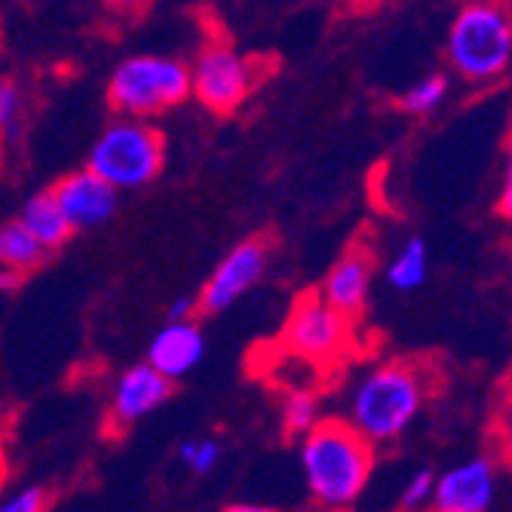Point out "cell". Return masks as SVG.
Listing matches in <instances>:
<instances>
[{
  "label": "cell",
  "instance_id": "cell-1",
  "mask_svg": "<svg viewBox=\"0 0 512 512\" xmlns=\"http://www.w3.org/2000/svg\"><path fill=\"white\" fill-rule=\"evenodd\" d=\"M430 393V371L421 362H378L356 381L347 399V424L371 445H390L417 421Z\"/></svg>",
  "mask_w": 512,
  "mask_h": 512
},
{
  "label": "cell",
  "instance_id": "cell-2",
  "mask_svg": "<svg viewBox=\"0 0 512 512\" xmlns=\"http://www.w3.org/2000/svg\"><path fill=\"white\" fill-rule=\"evenodd\" d=\"M301 470L316 506L347 512L375 470V445L341 417H319L301 436Z\"/></svg>",
  "mask_w": 512,
  "mask_h": 512
},
{
  "label": "cell",
  "instance_id": "cell-3",
  "mask_svg": "<svg viewBox=\"0 0 512 512\" xmlns=\"http://www.w3.org/2000/svg\"><path fill=\"white\" fill-rule=\"evenodd\" d=\"M445 56L463 83H497L512 62V16L503 0L463 4L448 28Z\"/></svg>",
  "mask_w": 512,
  "mask_h": 512
},
{
  "label": "cell",
  "instance_id": "cell-4",
  "mask_svg": "<svg viewBox=\"0 0 512 512\" xmlns=\"http://www.w3.org/2000/svg\"><path fill=\"white\" fill-rule=\"evenodd\" d=\"M191 96V71L175 56L142 53L123 59L108 80V102L120 117L154 120Z\"/></svg>",
  "mask_w": 512,
  "mask_h": 512
},
{
  "label": "cell",
  "instance_id": "cell-5",
  "mask_svg": "<svg viewBox=\"0 0 512 512\" xmlns=\"http://www.w3.org/2000/svg\"><path fill=\"white\" fill-rule=\"evenodd\" d=\"M163 160L166 142L160 129L138 117H117L96 138L86 169L105 178L114 191H138L157 181Z\"/></svg>",
  "mask_w": 512,
  "mask_h": 512
},
{
  "label": "cell",
  "instance_id": "cell-6",
  "mask_svg": "<svg viewBox=\"0 0 512 512\" xmlns=\"http://www.w3.org/2000/svg\"><path fill=\"white\" fill-rule=\"evenodd\" d=\"M191 71V96L212 114L227 117L246 105L252 89L258 86V62L246 59L230 40H206Z\"/></svg>",
  "mask_w": 512,
  "mask_h": 512
},
{
  "label": "cell",
  "instance_id": "cell-7",
  "mask_svg": "<svg viewBox=\"0 0 512 512\" xmlns=\"http://www.w3.org/2000/svg\"><path fill=\"white\" fill-rule=\"evenodd\" d=\"M350 344V319L332 304H325L322 295L307 292L292 304L289 319L283 325V347L292 356L313 365H335L347 356Z\"/></svg>",
  "mask_w": 512,
  "mask_h": 512
},
{
  "label": "cell",
  "instance_id": "cell-8",
  "mask_svg": "<svg viewBox=\"0 0 512 512\" xmlns=\"http://www.w3.org/2000/svg\"><path fill=\"white\" fill-rule=\"evenodd\" d=\"M267 261H270V243L264 237H249L237 243L206 279V286L197 298V310L221 313L227 307H234L249 289L261 283V276L267 273Z\"/></svg>",
  "mask_w": 512,
  "mask_h": 512
},
{
  "label": "cell",
  "instance_id": "cell-9",
  "mask_svg": "<svg viewBox=\"0 0 512 512\" xmlns=\"http://www.w3.org/2000/svg\"><path fill=\"white\" fill-rule=\"evenodd\" d=\"M497 494V463L485 454L454 463L436 476L430 512H488Z\"/></svg>",
  "mask_w": 512,
  "mask_h": 512
},
{
  "label": "cell",
  "instance_id": "cell-10",
  "mask_svg": "<svg viewBox=\"0 0 512 512\" xmlns=\"http://www.w3.org/2000/svg\"><path fill=\"white\" fill-rule=\"evenodd\" d=\"M169 396H172V381L163 378L151 362H138V365L126 368L111 390L105 430L111 436H120L123 430L142 421L145 414L166 405Z\"/></svg>",
  "mask_w": 512,
  "mask_h": 512
},
{
  "label": "cell",
  "instance_id": "cell-11",
  "mask_svg": "<svg viewBox=\"0 0 512 512\" xmlns=\"http://www.w3.org/2000/svg\"><path fill=\"white\" fill-rule=\"evenodd\" d=\"M50 194L59 203L62 215L68 218L71 230H92L111 221L120 203V191H114L105 178H99L89 169L59 178L50 188Z\"/></svg>",
  "mask_w": 512,
  "mask_h": 512
},
{
  "label": "cell",
  "instance_id": "cell-12",
  "mask_svg": "<svg viewBox=\"0 0 512 512\" xmlns=\"http://www.w3.org/2000/svg\"><path fill=\"white\" fill-rule=\"evenodd\" d=\"M371 273H375V258H371V249L356 243L335 261V267L329 270V276H325L319 295L325 298V304H332L338 313L353 319L368 304Z\"/></svg>",
  "mask_w": 512,
  "mask_h": 512
},
{
  "label": "cell",
  "instance_id": "cell-13",
  "mask_svg": "<svg viewBox=\"0 0 512 512\" xmlns=\"http://www.w3.org/2000/svg\"><path fill=\"white\" fill-rule=\"evenodd\" d=\"M203 353H206V338L197 319H181V322H166L154 335L145 362H151L163 378L175 384L184 375H191L200 365Z\"/></svg>",
  "mask_w": 512,
  "mask_h": 512
},
{
  "label": "cell",
  "instance_id": "cell-14",
  "mask_svg": "<svg viewBox=\"0 0 512 512\" xmlns=\"http://www.w3.org/2000/svg\"><path fill=\"white\" fill-rule=\"evenodd\" d=\"M28 234L46 249V252H56V249H62L68 240H71V224H68V218L62 215V209H59V203L53 200V194L50 191H43V194H37V197H31L25 206H22V212H19V218H16Z\"/></svg>",
  "mask_w": 512,
  "mask_h": 512
},
{
  "label": "cell",
  "instance_id": "cell-15",
  "mask_svg": "<svg viewBox=\"0 0 512 512\" xmlns=\"http://www.w3.org/2000/svg\"><path fill=\"white\" fill-rule=\"evenodd\" d=\"M46 252L28 230L19 221H10L0 227V267L10 270L13 276H25L31 270H37L46 261Z\"/></svg>",
  "mask_w": 512,
  "mask_h": 512
},
{
  "label": "cell",
  "instance_id": "cell-16",
  "mask_svg": "<svg viewBox=\"0 0 512 512\" xmlns=\"http://www.w3.org/2000/svg\"><path fill=\"white\" fill-rule=\"evenodd\" d=\"M430 273V252L421 237H411L390 261L387 267V283L399 292H414L427 283Z\"/></svg>",
  "mask_w": 512,
  "mask_h": 512
},
{
  "label": "cell",
  "instance_id": "cell-17",
  "mask_svg": "<svg viewBox=\"0 0 512 512\" xmlns=\"http://www.w3.org/2000/svg\"><path fill=\"white\" fill-rule=\"evenodd\" d=\"M445 96H448V77L445 74H430L421 83H414L399 99V105H402V111H408L414 117H427L445 102Z\"/></svg>",
  "mask_w": 512,
  "mask_h": 512
},
{
  "label": "cell",
  "instance_id": "cell-18",
  "mask_svg": "<svg viewBox=\"0 0 512 512\" xmlns=\"http://www.w3.org/2000/svg\"><path fill=\"white\" fill-rule=\"evenodd\" d=\"M319 421V399L310 390H292L283 402V430L286 436H304Z\"/></svg>",
  "mask_w": 512,
  "mask_h": 512
},
{
  "label": "cell",
  "instance_id": "cell-19",
  "mask_svg": "<svg viewBox=\"0 0 512 512\" xmlns=\"http://www.w3.org/2000/svg\"><path fill=\"white\" fill-rule=\"evenodd\" d=\"M178 457L181 463L188 467L191 473L197 476H206L218 467L221 460V445L215 439H188L181 448H178Z\"/></svg>",
  "mask_w": 512,
  "mask_h": 512
},
{
  "label": "cell",
  "instance_id": "cell-20",
  "mask_svg": "<svg viewBox=\"0 0 512 512\" xmlns=\"http://www.w3.org/2000/svg\"><path fill=\"white\" fill-rule=\"evenodd\" d=\"M50 506H53V494L40 485L19 488L0 497V512H50Z\"/></svg>",
  "mask_w": 512,
  "mask_h": 512
},
{
  "label": "cell",
  "instance_id": "cell-21",
  "mask_svg": "<svg viewBox=\"0 0 512 512\" xmlns=\"http://www.w3.org/2000/svg\"><path fill=\"white\" fill-rule=\"evenodd\" d=\"M433 482L436 476L430 470H417L402 491V512H424L433 497Z\"/></svg>",
  "mask_w": 512,
  "mask_h": 512
},
{
  "label": "cell",
  "instance_id": "cell-22",
  "mask_svg": "<svg viewBox=\"0 0 512 512\" xmlns=\"http://www.w3.org/2000/svg\"><path fill=\"white\" fill-rule=\"evenodd\" d=\"M22 89L13 80H0V135H7L19 126L22 117Z\"/></svg>",
  "mask_w": 512,
  "mask_h": 512
},
{
  "label": "cell",
  "instance_id": "cell-23",
  "mask_svg": "<svg viewBox=\"0 0 512 512\" xmlns=\"http://www.w3.org/2000/svg\"><path fill=\"white\" fill-rule=\"evenodd\" d=\"M197 298H178L166 310V322H181V319H197Z\"/></svg>",
  "mask_w": 512,
  "mask_h": 512
},
{
  "label": "cell",
  "instance_id": "cell-24",
  "mask_svg": "<svg viewBox=\"0 0 512 512\" xmlns=\"http://www.w3.org/2000/svg\"><path fill=\"white\" fill-rule=\"evenodd\" d=\"M10 482V445H7V427L0 421V494Z\"/></svg>",
  "mask_w": 512,
  "mask_h": 512
},
{
  "label": "cell",
  "instance_id": "cell-25",
  "mask_svg": "<svg viewBox=\"0 0 512 512\" xmlns=\"http://www.w3.org/2000/svg\"><path fill=\"white\" fill-rule=\"evenodd\" d=\"M105 4L114 10V13H123V16H129V13H135V10H142L148 0H105Z\"/></svg>",
  "mask_w": 512,
  "mask_h": 512
},
{
  "label": "cell",
  "instance_id": "cell-26",
  "mask_svg": "<svg viewBox=\"0 0 512 512\" xmlns=\"http://www.w3.org/2000/svg\"><path fill=\"white\" fill-rule=\"evenodd\" d=\"M224 512H279V509H270V506H261V503H234V506H227Z\"/></svg>",
  "mask_w": 512,
  "mask_h": 512
},
{
  "label": "cell",
  "instance_id": "cell-27",
  "mask_svg": "<svg viewBox=\"0 0 512 512\" xmlns=\"http://www.w3.org/2000/svg\"><path fill=\"white\" fill-rule=\"evenodd\" d=\"M509 200H512V178H503V191H500V212L509 215Z\"/></svg>",
  "mask_w": 512,
  "mask_h": 512
},
{
  "label": "cell",
  "instance_id": "cell-28",
  "mask_svg": "<svg viewBox=\"0 0 512 512\" xmlns=\"http://www.w3.org/2000/svg\"><path fill=\"white\" fill-rule=\"evenodd\" d=\"M19 283V276H13L10 270H4L0 267V292H7V289H13Z\"/></svg>",
  "mask_w": 512,
  "mask_h": 512
}]
</instances>
